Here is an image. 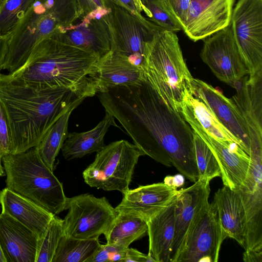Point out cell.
<instances>
[{"label":"cell","instance_id":"484cf974","mask_svg":"<svg viewBox=\"0 0 262 262\" xmlns=\"http://www.w3.org/2000/svg\"><path fill=\"white\" fill-rule=\"evenodd\" d=\"M115 118L105 112L103 119L90 130L68 134L61 147L62 154L67 160L80 158L93 152H98L105 146L104 137L112 126L118 127Z\"/></svg>","mask_w":262,"mask_h":262},{"label":"cell","instance_id":"f1b7e54d","mask_svg":"<svg viewBox=\"0 0 262 262\" xmlns=\"http://www.w3.org/2000/svg\"><path fill=\"white\" fill-rule=\"evenodd\" d=\"M78 106L71 107L55 121L35 147L43 162L52 171L54 169L55 159L69 134L70 115Z\"/></svg>","mask_w":262,"mask_h":262},{"label":"cell","instance_id":"e0dca14e","mask_svg":"<svg viewBox=\"0 0 262 262\" xmlns=\"http://www.w3.org/2000/svg\"><path fill=\"white\" fill-rule=\"evenodd\" d=\"M192 94L203 101L220 123L245 146L250 152V139L245 120L232 98L199 79L193 78Z\"/></svg>","mask_w":262,"mask_h":262},{"label":"cell","instance_id":"cb8c5ba5","mask_svg":"<svg viewBox=\"0 0 262 262\" xmlns=\"http://www.w3.org/2000/svg\"><path fill=\"white\" fill-rule=\"evenodd\" d=\"M98 68V92L117 86L137 85L145 78L142 69L112 51L99 59Z\"/></svg>","mask_w":262,"mask_h":262},{"label":"cell","instance_id":"d4e9b609","mask_svg":"<svg viewBox=\"0 0 262 262\" xmlns=\"http://www.w3.org/2000/svg\"><path fill=\"white\" fill-rule=\"evenodd\" d=\"M175 200L147 221L148 254L156 262H169L174 232Z\"/></svg>","mask_w":262,"mask_h":262},{"label":"cell","instance_id":"60d3db41","mask_svg":"<svg viewBox=\"0 0 262 262\" xmlns=\"http://www.w3.org/2000/svg\"><path fill=\"white\" fill-rule=\"evenodd\" d=\"M9 33L0 34V73L3 69L4 61L7 52Z\"/></svg>","mask_w":262,"mask_h":262},{"label":"cell","instance_id":"7c38bea8","mask_svg":"<svg viewBox=\"0 0 262 262\" xmlns=\"http://www.w3.org/2000/svg\"><path fill=\"white\" fill-rule=\"evenodd\" d=\"M200 56L219 80L232 86L248 75L230 24L205 38Z\"/></svg>","mask_w":262,"mask_h":262},{"label":"cell","instance_id":"b9f144b4","mask_svg":"<svg viewBox=\"0 0 262 262\" xmlns=\"http://www.w3.org/2000/svg\"><path fill=\"white\" fill-rule=\"evenodd\" d=\"M165 184L176 188L183 186L185 182L184 176L182 174H178L174 176H167L163 182Z\"/></svg>","mask_w":262,"mask_h":262},{"label":"cell","instance_id":"4fadbf2b","mask_svg":"<svg viewBox=\"0 0 262 262\" xmlns=\"http://www.w3.org/2000/svg\"><path fill=\"white\" fill-rule=\"evenodd\" d=\"M249 169L243 183L234 189L246 215L245 252L262 251V148H251Z\"/></svg>","mask_w":262,"mask_h":262},{"label":"cell","instance_id":"ac0fdd59","mask_svg":"<svg viewBox=\"0 0 262 262\" xmlns=\"http://www.w3.org/2000/svg\"><path fill=\"white\" fill-rule=\"evenodd\" d=\"M179 190L164 182L129 189L115 207L117 213L141 218L146 222L177 198Z\"/></svg>","mask_w":262,"mask_h":262},{"label":"cell","instance_id":"52a82bcc","mask_svg":"<svg viewBox=\"0 0 262 262\" xmlns=\"http://www.w3.org/2000/svg\"><path fill=\"white\" fill-rule=\"evenodd\" d=\"M142 151L125 140L112 142L97 152L94 161L82 172L85 183L105 191L123 194L129 189Z\"/></svg>","mask_w":262,"mask_h":262},{"label":"cell","instance_id":"f35d334b","mask_svg":"<svg viewBox=\"0 0 262 262\" xmlns=\"http://www.w3.org/2000/svg\"><path fill=\"white\" fill-rule=\"evenodd\" d=\"M77 1L82 13L81 17L88 15L94 11L109 8L110 1L107 0Z\"/></svg>","mask_w":262,"mask_h":262},{"label":"cell","instance_id":"4316f807","mask_svg":"<svg viewBox=\"0 0 262 262\" xmlns=\"http://www.w3.org/2000/svg\"><path fill=\"white\" fill-rule=\"evenodd\" d=\"M180 113L183 117H188L195 121L213 138L235 142L248 154L244 143L224 126L206 104L192 93L186 99Z\"/></svg>","mask_w":262,"mask_h":262},{"label":"cell","instance_id":"7a4b0ae2","mask_svg":"<svg viewBox=\"0 0 262 262\" xmlns=\"http://www.w3.org/2000/svg\"><path fill=\"white\" fill-rule=\"evenodd\" d=\"M0 99L10 126L9 154H16L36 146L52 124L85 98L67 88L37 91L0 73Z\"/></svg>","mask_w":262,"mask_h":262},{"label":"cell","instance_id":"7402d4cb","mask_svg":"<svg viewBox=\"0 0 262 262\" xmlns=\"http://www.w3.org/2000/svg\"><path fill=\"white\" fill-rule=\"evenodd\" d=\"M212 202L217 211L222 241L231 238L244 247L247 221L239 194L235 190L224 186L215 193Z\"/></svg>","mask_w":262,"mask_h":262},{"label":"cell","instance_id":"f6af8a7d","mask_svg":"<svg viewBox=\"0 0 262 262\" xmlns=\"http://www.w3.org/2000/svg\"><path fill=\"white\" fill-rule=\"evenodd\" d=\"M2 158L0 156V177L3 176L5 174L4 167L2 165Z\"/></svg>","mask_w":262,"mask_h":262},{"label":"cell","instance_id":"2e32d148","mask_svg":"<svg viewBox=\"0 0 262 262\" xmlns=\"http://www.w3.org/2000/svg\"><path fill=\"white\" fill-rule=\"evenodd\" d=\"M235 0H190L183 28L192 41L204 39L228 26Z\"/></svg>","mask_w":262,"mask_h":262},{"label":"cell","instance_id":"e575fe53","mask_svg":"<svg viewBox=\"0 0 262 262\" xmlns=\"http://www.w3.org/2000/svg\"><path fill=\"white\" fill-rule=\"evenodd\" d=\"M11 133L6 111L0 99V156L10 154Z\"/></svg>","mask_w":262,"mask_h":262},{"label":"cell","instance_id":"5b68a950","mask_svg":"<svg viewBox=\"0 0 262 262\" xmlns=\"http://www.w3.org/2000/svg\"><path fill=\"white\" fill-rule=\"evenodd\" d=\"M143 71L147 81L170 109L180 112L192 93L193 77L174 32L160 30L146 47Z\"/></svg>","mask_w":262,"mask_h":262},{"label":"cell","instance_id":"5bb4252c","mask_svg":"<svg viewBox=\"0 0 262 262\" xmlns=\"http://www.w3.org/2000/svg\"><path fill=\"white\" fill-rule=\"evenodd\" d=\"M108 8L83 16L70 27L60 28L51 35L67 44L89 51L100 59L112 50V37L107 19Z\"/></svg>","mask_w":262,"mask_h":262},{"label":"cell","instance_id":"f546056e","mask_svg":"<svg viewBox=\"0 0 262 262\" xmlns=\"http://www.w3.org/2000/svg\"><path fill=\"white\" fill-rule=\"evenodd\" d=\"M100 246L98 238L80 239L64 234L52 262H88Z\"/></svg>","mask_w":262,"mask_h":262},{"label":"cell","instance_id":"ffe728a7","mask_svg":"<svg viewBox=\"0 0 262 262\" xmlns=\"http://www.w3.org/2000/svg\"><path fill=\"white\" fill-rule=\"evenodd\" d=\"M38 239L11 216L0 213V245L7 262H35Z\"/></svg>","mask_w":262,"mask_h":262},{"label":"cell","instance_id":"83f0119b","mask_svg":"<svg viewBox=\"0 0 262 262\" xmlns=\"http://www.w3.org/2000/svg\"><path fill=\"white\" fill-rule=\"evenodd\" d=\"M147 233L146 221L138 217L118 213L114 222L104 235L107 244L127 248L130 244L142 238Z\"/></svg>","mask_w":262,"mask_h":262},{"label":"cell","instance_id":"ee69618b","mask_svg":"<svg viewBox=\"0 0 262 262\" xmlns=\"http://www.w3.org/2000/svg\"><path fill=\"white\" fill-rule=\"evenodd\" d=\"M0 262H7L0 245Z\"/></svg>","mask_w":262,"mask_h":262},{"label":"cell","instance_id":"4dcf8cb0","mask_svg":"<svg viewBox=\"0 0 262 262\" xmlns=\"http://www.w3.org/2000/svg\"><path fill=\"white\" fill-rule=\"evenodd\" d=\"M64 234L62 220L54 215L43 235L38 239L35 262H52L59 241Z\"/></svg>","mask_w":262,"mask_h":262},{"label":"cell","instance_id":"836d02e7","mask_svg":"<svg viewBox=\"0 0 262 262\" xmlns=\"http://www.w3.org/2000/svg\"><path fill=\"white\" fill-rule=\"evenodd\" d=\"M146 10V15L162 29L176 33L182 27L167 8L163 0H141Z\"/></svg>","mask_w":262,"mask_h":262},{"label":"cell","instance_id":"bcb514c9","mask_svg":"<svg viewBox=\"0 0 262 262\" xmlns=\"http://www.w3.org/2000/svg\"><path fill=\"white\" fill-rule=\"evenodd\" d=\"M4 1V0H0V6H1Z\"/></svg>","mask_w":262,"mask_h":262},{"label":"cell","instance_id":"603a6c76","mask_svg":"<svg viewBox=\"0 0 262 262\" xmlns=\"http://www.w3.org/2000/svg\"><path fill=\"white\" fill-rule=\"evenodd\" d=\"M2 212L6 213L40 238L54 215L7 187L0 191Z\"/></svg>","mask_w":262,"mask_h":262},{"label":"cell","instance_id":"8fae6325","mask_svg":"<svg viewBox=\"0 0 262 262\" xmlns=\"http://www.w3.org/2000/svg\"><path fill=\"white\" fill-rule=\"evenodd\" d=\"M222 243L216 208L207 199L189 226L177 262H217Z\"/></svg>","mask_w":262,"mask_h":262},{"label":"cell","instance_id":"6da1fadb","mask_svg":"<svg viewBox=\"0 0 262 262\" xmlns=\"http://www.w3.org/2000/svg\"><path fill=\"white\" fill-rule=\"evenodd\" d=\"M98 98L144 155L173 166L191 182L198 180L192 129L181 113L164 103L146 78L137 85L98 92Z\"/></svg>","mask_w":262,"mask_h":262},{"label":"cell","instance_id":"9a60e30c","mask_svg":"<svg viewBox=\"0 0 262 262\" xmlns=\"http://www.w3.org/2000/svg\"><path fill=\"white\" fill-rule=\"evenodd\" d=\"M183 118L215 157L220 167L224 185L233 190L239 187L246 178L249 169V155L238 144L216 139L192 119L188 117Z\"/></svg>","mask_w":262,"mask_h":262},{"label":"cell","instance_id":"ba28073f","mask_svg":"<svg viewBox=\"0 0 262 262\" xmlns=\"http://www.w3.org/2000/svg\"><path fill=\"white\" fill-rule=\"evenodd\" d=\"M109 7L107 19L112 37L111 51L126 57L143 70L146 45L162 28L111 2Z\"/></svg>","mask_w":262,"mask_h":262},{"label":"cell","instance_id":"d6986e66","mask_svg":"<svg viewBox=\"0 0 262 262\" xmlns=\"http://www.w3.org/2000/svg\"><path fill=\"white\" fill-rule=\"evenodd\" d=\"M210 181L199 179L193 184L179 190L174 203V232L169 262H177L186 236L197 211L209 199Z\"/></svg>","mask_w":262,"mask_h":262},{"label":"cell","instance_id":"8d00e7d4","mask_svg":"<svg viewBox=\"0 0 262 262\" xmlns=\"http://www.w3.org/2000/svg\"><path fill=\"white\" fill-rule=\"evenodd\" d=\"M119 6L132 13L134 16L142 18L144 16L142 12L146 14V10L141 0H107Z\"/></svg>","mask_w":262,"mask_h":262},{"label":"cell","instance_id":"1f68e13d","mask_svg":"<svg viewBox=\"0 0 262 262\" xmlns=\"http://www.w3.org/2000/svg\"><path fill=\"white\" fill-rule=\"evenodd\" d=\"M193 142L199 179L210 182L213 179L221 177L220 167L215 157L203 139L194 131Z\"/></svg>","mask_w":262,"mask_h":262},{"label":"cell","instance_id":"d6a6232c","mask_svg":"<svg viewBox=\"0 0 262 262\" xmlns=\"http://www.w3.org/2000/svg\"><path fill=\"white\" fill-rule=\"evenodd\" d=\"M35 0H4L0 6V34H9Z\"/></svg>","mask_w":262,"mask_h":262},{"label":"cell","instance_id":"3957f363","mask_svg":"<svg viewBox=\"0 0 262 262\" xmlns=\"http://www.w3.org/2000/svg\"><path fill=\"white\" fill-rule=\"evenodd\" d=\"M99 59L51 34L35 46L21 68L9 74L37 91L67 88L85 98L98 93Z\"/></svg>","mask_w":262,"mask_h":262},{"label":"cell","instance_id":"277c9868","mask_svg":"<svg viewBox=\"0 0 262 262\" xmlns=\"http://www.w3.org/2000/svg\"><path fill=\"white\" fill-rule=\"evenodd\" d=\"M81 15L77 0H35L9 33L3 69L9 74L19 70L40 40L71 26Z\"/></svg>","mask_w":262,"mask_h":262},{"label":"cell","instance_id":"8992f818","mask_svg":"<svg viewBox=\"0 0 262 262\" xmlns=\"http://www.w3.org/2000/svg\"><path fill=\"white\" fill-rule=\"evenodd\" d=\"M6 187L54 215L66 210L62 184L43 162L35 147L8 154L2 159Z\"/></svg>","mask_w":262,"mask_h":262},{"label":"cell","instance_id":"ab89813d","mask_svg":"<svg viewBox=\"0 0 262 262\" xmlns=\"http://www.w3.org/2000/svg\"><path fill=\"white\" fill-rule=\"evenodd\" d=\"M123 262H156L149 254L147 255L132 248H127Z\"/></svg>","mask_w":262,"mask_h":262},{"label":"cell","instance_id":"30bf717a","mask_svg":"<svg viewBox=\"0 0 262 262\" xmlns=\"http://www.w3.org/2000/svg\"><path fill=\"white\" fill-rule=\"evenodd\" d=\"M230 24L249 78L262 70V0H238Z\"/></svg>","mask_w":262,"mask_h":262},{"label":"cell","instance_id":"7bdbcfd3","mask_svg":"<svg viewBox=\"0 0 262 262\" xmlns=\"http://www.w3.org/2000/svg\"><path fill=\"white\" fill-rule=\"evenodd\" d=\"M243 260L246 262H261L262 251H245L243 254Z\"/></svg>","mask_w":262,"mask_h":262},{"label":"cell","instance_id":"74e56055","mask_svg":"<svg viewBox=\"0 0 262 262\" xmlns=\"http://www.w3.org/2000/svg\"><path fill=\"white\" fill-rule=\"evenodd\" d=\"M123 248L108 244L101 245L99 248L88 262H108L111 261L113 255L119 249Z\"/></svg>","mask_w":262,"mask_h":262},{"label":"cell","instance_id":"44dd1931","mask_svg":"<svg viewBox=\"0 0 262 262\" xmlns=\"http://www.w3.org/2000/svg\"><path fill=\"white\" fill-rule=\"evenodd\" d=\"M245 76L233 84L236 93L232 99L247 125L251 147H262V76Z\"/></svg>","mask_w":262,"mask_h":262},{"label":"cell","instance_id":"9c48e42d","mask_svg":"<svg viewBox=\"0 0 262 262\" xmlns=\"http://www.w3.org/2000/svg\"><path fill=\"white\" fill-rule=\"evenodd\" d=\"M62 220L64 235L80 239L98 238L116 219L118 213L105 197L88 193L68 198Z\"/></svg>","mask_w":262,"mask_h":262},{"label":"cell","instance_id":"d590c367","mask_svg":"<svg viewBox=\"0 0 262 262\" xmlns=\"http://www.w3.org/2000/svg\"><path fill=\"white\" fill-rule=\"evenodd\" d=\"M167 8L182 27L185 23L190 0H163Z\"/></svg>","mask_w":262,"mask_h":262}]
</instances>
